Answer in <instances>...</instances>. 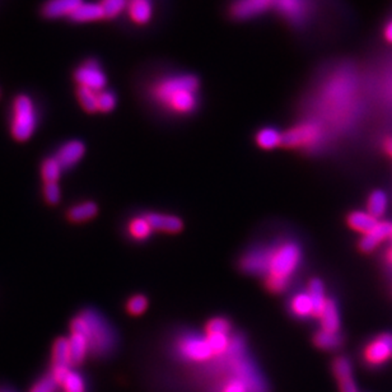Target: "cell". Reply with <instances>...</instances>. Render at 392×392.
<instances>
[{
  "mask_svg": "<svg viewBox=\"0 0 392 392\" xmlns=\"http://www.w3.org/2000/svg\"><path fill=\"white\" fill-rule=\"evenodd\" d=\"M152 86V97L166 110L179 115L195 111L199 104L200 81L194 74H166Z\"/></svg>",
  "mask_w": 392,
  "mask_h": 392,
  "instance_id": "obj_1",
  "label": "cell"
},
{
  "mask_svg": "<svg viewBox=\"0 0 392 392\" xmlns=\"http://www.w3.org/2000/svg\"><path fill=\"white\" fill-rule=\"evenodd\" d=\"M70 333L86 336L93 357H105L116 344L114 329L97 311L84 310L78 313L70 322Z\"/></svg>",
  "mask_w": 392,
  "mask_h": 392,
  "instance_id": "obj_2",
  "label": "cell"
},
{
  "mask_svg": "<svg viewBox=\"0 0 392 392\" xmlns=\"http://www.w3.org/2000/svg\"><path fill=\"white\" fill-rule=\"evenodd\" d=\"M301 262V250L294 242H284L271 250L268 286L273 292H282Z\"/></svg>",
  "mask_w": 392,
  "mask_h": 392,
  "instance_id": "obj_3",
  "label": "cell"
},
{
  "mask_svg": "<svg viewBox=\"0 0 392 392\" xmlns=\"http://www.w3.org/2000/svg\"><path fill=\"white\" fill-rule=\"evenodd\" d=\"M39 114L32 98L28 95H19L14 98L10 112V131L14 139L26 141L37 129Z\"/></svg>",
  "mask_w": 392,
  "mask_h": 392,
  "instance_id": "obj_4",
  "label": "cell"
},
{
  "mask_svg": "<svg viewBox=\"0 0 392 392\" xmlns=\"http://www.w3.org/2000/svg\"><path fill=\"white\" fill-rule=\"evenodd\" d=\"M74 79L78 84V87H82V88H88L95 92L106 90V73L104 72L99 63L93 59L84 61L82 66L77 68L74 73Z\"/></svg>",
  "mask_w": 392,
  "mask_h": 392,
  "instance_id": "obj_5",
  "label": "cell"
},
{
  "mask_svg": "<svg viewBox=\"0 0 392 392\" xmlns=\"http://www.w3.org/2000/svg\"><path fill=\"white\" fill-rule=\"evenodd\" d=\"M177 353L181 358L196 363H204L214 357L208 339L203 336H184L177 343Z\"/></svg>",
  "mask_w": 392,
  "mask_h": 392,
  "instance_id": "obj_6",
  "label": "cell"
},
{
  "mask_svg": "<svg viewBox=\"0 0 392 392\" xmlns=\"http://www.w3.org/2000/svg\"><path fill=\"white\" fill-rule=\"evenodd\" d=\"M311 0H274L273 9H275L280 16L286 19L291 25H306L311 18L312 12Z\"/></svg>",
  "mask_w": 392,
  "mask_h": 392,
  "instance_id": "obj_7",
  "label": "cell"
},
{
  "mask_svg": "<svg viewBox=\"0 0 392 392\" xmlns=\"http://www.w3.org/2000/svg\"><path fill=\"white\" fill-rule=\"evenodd\" d=\"M322 137L321 126L315 123L302 124L283 135V143L291 147H312L319 143Z\"/></svg>",
  "mask_w": 392,
  "mask_h": 392,
  "instance_id": "obj_8",
  "label": "cell"
},
{
  "mask_svg": "<svg viewBox=\"0 0 392 392\" xmlns=\"http://www.w3.org/2000/svg\"><path fill=\"white\" fill-rule=\"evenodd\" d=\"M274 0H235L229 8V14L237 21H247L262 16L273 9Z\"/></svg>",
  "mask_w": 392,
  "mask_h": 392,
  "instance_id": "obj_9",
  "label": "cell"
},
{
  "mask_svg": "<svg viewBox=\"0 0 392 392\" xmlns=\"http://www.w3.org/2000/svg\"><path fill=\"white\" fill-rule=\"evenodd\" d=\"M392 358L391 335L384 334L368 344L363 351V360L369 367H380Z\"/></svg>",
  "mask_w": 392,
  "mask_h": 392,
  "instance_id": "obj_10",
  "label": "cell"
},
{
  "mask_svg": "<svg viewBox=\"0 0 392 392\" xmlns=\"http://www.w3.org/2000/svg\"><path fill=\"white\" fill-rule=\"evenodd\" d=\"M84 155H86V146L81 140H69L57 149L55 157L66 171L79 164Z\"/></svg>",
  "mask_w": 392,
  "mask_h": 392,
  "instance_id": "obj_11",
  "label": "cell"
},
{
  "mask_svg": "<svg viewBox=\"0 0 392 392\" xmlns=\"http://www.w3.org/2000/svg\"><path fill=\"white\" fill-rule=\"evenodd\" d=\"M270 259H271V250L268 248H257L251 253H247L242 259V268L253 273V274H266L269 273Z\"/></svg>",
  "mask_w": 392,
  "mask_h": 392,
  "instance_id": "obj_12",
  "label": "cell"
},
{
  "mask_svg": "<svg viewBox=\"0 0 392 392\" xmlns=\"http://www.w3.org/2000/svg\"><path fill=\"white\" fill-rule=\"evenodd\" d=\"M333 371L340 392H358V387L353 377L351 360L345 357H339L333 364Z\"/></svg>",
  "mask_w": 392,
  "mask_h": 392,
  "instance_id": "obj_13",
  "label": "cell"
},
{
  "mask_svg": "<svg viewBox=\"0 0 392 392\" xmlns=\"http://www.w3.org/2000/svg\"><path fill=\"white\" fill-rule=\"evenodd\" d=\"M83 0H48L43 6L42 13L49 19L70 18L74 12L82 4Z\"/></svg>",
  "mask_w": 392,
  "mask_h": 392,
  "instance_id": "obj_14",
  "label": "cell"
},
{
  "mask_svg": "<svg viewBox=\"0 0 392 392\" xmlns=\"http://www.w3.org/2000/svg\"><path fill=\"white\" fill-rule=\"evenodd\" d=\"M128 14L135 25H148L153 14V0H128Z\"/></svg>",
  "mask_w": 392,
  "mask_h": 392,
  "instance_id": "obj_15",
  "label": "cell"
},
{
  "mask_svg": "<svg viewBox=\"0 0 392 392\" xmlns=\"http://www.w3.org/2000/svg\"><path fill=\"white\" fill-rule=\"evenodd\" d=\"M392 237V224L390 222H378L376 227L364 235L360 241V248L366 253H371L384 239Z\"/></svg>",
  "mask_w": 392,
  "mask_h": 392,
  "instance_id": "obj_16",
  "label": "cell"
},
{
  "mask_svg": "<svg viewBox=\"0 0 392 392\" xmlns=\"http://www.w3.org/2000/svg\"><path fill=\"white\" fill-rule=\"evenodd\" d=\"M105 18L104 9L101 7L99 1H83L78 9L74 12L73 16L70 19L77 23H90V22H97Z\"/></svg>",
  "mask_w": 392,
  "mask_h": 392,
  "instance_id": "obj_17",
  "label": "cell"
},
{
  "mask_svg": "<svg viewBox=\"0 0 392 392\" xmlns=\"http://www.w3.org/2000/svg\"><path fill=\"white\" fill-rule=\"evenodd\" d=\"M73 367L69 340H68V337H60L55 342L54 348H52L51 368H54V369H69V368Z\"/></svg>",
  "mask_w": 392,
  "mask_h": 392,
  "instance_id": "obj_18",
  "label": "cell"
},
{
  "mask_svg": "<svg viewBox=\"0 0 392 392\" xmlns=\"http://www.w3.org/2000/svg\"><path fill=\"white\" fill-rule=\"evenodd\" d=\"M68 340H69V346H70L73 366L82 364L86 358L90 355V345H88L86 336L79 333H70Z\"/></svg>",
  "mask_w": 392,
  "mask_h": 392,
  "instance_id": "obj_19",
  "label": "cell"
},
{
  "mask_svg": "<svg viewBox=\"0 0 392 392\" xmlns=\"http://www.w3.org/2000/svg\"><path fill=\"white\" fill-rule=\"evenodd\" d=\"M97 205L93 202H81L68 210V219L74 223H84L97 215Z\"/></svg>",
  "mask_w": 392,
  "mask_h": 392,
  "instance_id": "obj_20",
  "label": "cell"
},
{
  "mask_svg": "<svg viewBox=\"0 0 392 392\" xmlns=\"http://www.w3.org/2000/svg\"><path fill=\"white\" fill-rule=\"evenodd\" d=\"M147 219L150 223L152 228L164 232H177L182 228V223L179 218L164 214H148Z\"/></svg>",
  "mask_w": 392,
  "mask_h": 392,
  "instance_id": "obj_21",
  "label": "cell"
},
{
  "mask_svg": "<svg viewBox=\"0 0 392 392\" xmlns=\"http://www.w3.org/2000/svg\"><path fill=\"white\" fill-rule=\"evenodd\" d=\"M307 293L310 295L311 300H312V304H313V316L320 317L322 311L325 310L327 304V300L326 297H325L322 283L317 279L312 280L310 286H308Z\"/></svg>",
  "mask_w": 392,
  "mask_h": 392,
  "instance_id": "obj_22",
  "label": "cell"
},
{
  "mask_svg": "<svg viewBox=\"0 0 392 392\" xmlns=\"http://www.w3.org/2000/svg\"><path fill=\"white\" fill-rule=\"evenodd\" d=\"M348 222H349V226L351 228L363 233V235H367L368 232L375 228L377 223H378L376 218L372 217L368 212L351 213Z\"/></svg>",
  "mask_w": 392,
  "mask_h": 392,
  "instance_id": "obj_23",
  "label": "cell"
},
{
  "mask_svg": "<svg viewBox=\"0 0 392 392\" xmlns=\"http://www.w3.org/2000/svg\"><path fill=\"white\" fill-rule=\"evenodd\" d=\"M60 389L63 392H86L87 391V384L84 377L75 369H69L66 372V376L61 378L59 382Z\"/></svg>",
  "mask_w": 392,
  "mask_h": 392,
  "instance_id": "obj_24",
  "label": "cell"
},
{
  "mask_svg": "<svg viewBox=\"0 0 392 392\" xmlns=\"http://www.w3.org/2000/svg\"><path fill=\"white\" fill-rule=\"evenodd\" d=\"M320 319H321L322 330H326L330 333H337L340 327V317H339V311H337L335 302L327 301L326 307L322 311Z\"/></svg>",
  "mask_w": 392,
  "mask_h": 392,
  "instance_id": "obj_25",
  "label": "cell"
},
{
  "mask_svg": "<svg viewBox=\"0 0 392 392\" xmlns=\"http://www.w3.org/2000/svg\"><path fill=\"white\" fill-rule=\"evenodd\" d=\"M64 172L63 166L57 161V157L46 158L41 164V177L45 184H57Z\"/></svg>",
  "mask_w": 392,
  "mask_h": 392,
  "instance_id": "obj_26",
  "label": "cell"
},
{
  "mask_svg": "<svg viewBox=\"0 0 392 392\" xmlns=\"http://www.w3.org/2000/svg\"><path fill=\"white\" fill-rule=\"evenodd\" d=\"M291 310L295 316L300 317H307L312 315L313 316V304L308 293H300L294 295L292 302H291Z\"/></svg>",
  "mask_w": 392,
  "mask_h": 392,
  "instance_id": "obj_27",
  "label": "cell"
},
{
  "mask_svg": "<svg viewBox=\"0 0 392 392\" xmlns=\"http://www.w3.org/2000/svg\"><path fill=\"white\" fill-rule=\"evenodd\" d=\"M387 195L384 191H375L368 199V213L376 219L381 218L387 209Z\"/></svg>",
  "mask_w": 392,
  "mask_h": 392,
  "instance_id": "obj_28",
  "label": "cell"
},
{
  "mask_svg": "<svg viewBox=\"0 0 392 392\" xmlns=\"http://www.w3.org/2000/svg\"><path fill=\"white\" fill-rule=\"evenodd\" d=\"M256 140L260 147L271 149V148L278 147L279 144L283 143V135L273 128H265L259 131Z\"/></svg>",
  "mask_w": 392,
  "mask_h": 392,
  "instance_id": "obj_29",
  "label": "cell"
},
{
  "mask_svg": "<svg viewBox=\"0 0 392 392\" xmlns=\"http://www.w3.org/2000/svg\"><path fill=\"white\" fill-rule=\"evenodd\" d=\"M152 231H153V228L148 221L147 217L135 218L129 224V233L134 239H139V241L140 239H146L150 236Z\"/></svg>",
  "mask_w": 392,
  "mask_h": 392,
  "instance_id": "obj_30",
  "label": "cell"
},
{
  "mask_svg": "<svg viewBox=\"0 0 392 392\" xmlns=\"http://www.w3.org/2000/svg\"><path fill=\"white\" fill-rule=\"evenodd\" d=\"M340 343H342V337L337 333H330L326 330H321L315 336V344L319 346L320 349L333 351V349H336Z\"/></svg>",
  "mask_w": 392,
  "mask_h": 392,
  "instance_id": "obj_31",
  "label": "cell"
},
{
  "mask_svg": "<svg viewBox=\"0 0 392 392\" xmlns=\"http://www.w3.org/2000/svg\"><path fill=\"white\" fill-rule=\"evenodd\" d=\"M78 99H79V104L82 105L83 108L87 112H90V114L97 112L98 92L78 87Z\"/></svg>",
  "mask_w": 392,
  "mask_h": 392,
  "instance_id": "obj_32",
  "label": "cell"
},
{
  "mask_svg": "<svg viewBox=\"0 0 392 392\" xmlns=\"http://www.w3.org/2000/svg\"><path fill=\"white\" fill-rule=\"evenodd\" d=\"M206 339H208V343L212 348L214 355L223 357V355H226L228 353L229 346H231V339H229L228 335H224V334H208Z\"/></svg>",
  "mask_w": 392,
  "mask_h": 392,
  "instance_id": "obj_33",
  "label": "cell"
},
{
  "mask_svg": "<svg viewBox=\"0 0 392 392\" xmlns=\"http://www.w3.org/2000/svg\"><path fill=\"white\" fill-rule=\"evenodd\" d=\"M99 4L104 9L105 18L108 19L116 18L128 10V0H101Z\"/></svg>",
  "mask_w": 392,
  "mask_h": 392,
  "instance_id": "obj_34",
  "label": "cell"
},
{
  "mask_svg": "<svg viewBox=\"0 0 392 392\" xmlns=\"http://www.w3.org/2000/svg\"><path fill=\"white\" fill-rule=\"evenodd\" d=\"M57 389H60V386L57 384V380L49 372V373L43 375L41 378H39L32 384L30 392H57Z\"/></svg>",
  "mask_w": 392,
  "mask_h": 392,
  "instance_id": "obj_35",
  "label": "cell"
},
{
  "mask_svg": "<svg viewBox=\"0 0 392 392\" xmlns=\"http://www.w3.org/2000/svg\"><path fill=\"white\" fill-rule=\"evenodd\" d=\"M117 104V99L114 92L104 90L98 92V111L99 112H110L112 111Z\"/></svg>",
  "mask_w": 392,
  "mask_h": 392,
  "instance_id": "obj_36",
  "label": "cell"
},
{
  "mask_svg": "<svg viewBox=\"0 0 392 392\" xmlns=\"http://www.w3.org/2000/svg\"><path fill=\"white\" fill-rule=\"evenodd\" d=\"M148 301L144 295H134L129 300V302L126 304L128 312L134 316L141 315L144 311L147 310Z\"/></svg>",
  "mask_w": 392,
  "mask_h": 392,
  "instance_id": "obj_37",
  "label": "cell"
},
{
  "mask_svg": "<svg viewBox=\"0 0 392 392\" xmlns=\"http://www.w3.org/2000/svg\"><path fill=\"white\" fill-rule=\"evenodd\" d=\"M43 197H45L48 204H59V202L61 199V191H60V188H59V184H45V186H43Z\"/></svg>",
  "mask_w": 392,
  "mask_h": 392,
  "instance_id": "obj_38",
  "label": "cell"
},
{
  "mask_svg": "<svg viewBox=\"0 0 392 392\" xmlns=\"http://www.w3.org/2000/svg\"><path fill=\"white\" fill-rule=\"evenodd\" d=\"M229 324L227 320L214 319L208 324V334H224L228 335Z\"/></svg>",
  "mask_w": 392,
  "mask_h": 392,
  "instance_id": "obj_39",
  "label": "cell"
},
{
  "mask_svg": "<svg viewBox=\"0 0 392 392\" xmlns=\"http://www.w3.org/2000/svg\"><path fill=\"white\" fill-rule=\"evenodd\" d=\"M384 37L389 43H392V19L384 28Z\"/></svg>",
  "mask_w": 392,
  "mask_h": 392,
  "instance_id": "obj_40",
  "label": "cell"
},
{
  "mask_svg": "<svg viewBox=\"0 0 392 392\" xmlns=\"http://www.w3.org/2000/svg\"><path fill=\"white\" fill-rule=\"evenodd\" d=\"M384 150L387 152V155H390V157H392V137H390V138H387V139L384 140Z\"/></svg>",
  "mask_w": 392,
  "mask_h": 392,
  "instance_id": "obj_41",
  "label": "cell"
},
{
  "mask_svg": "<svg viewBox=\"0 0 392 392\" xmlns=\"http://www.w3.org/2000/svg\"><path fill=\"white\" fill-rule=\"evenodd\" d=\"M387 262H390L392 265V247L389 250V253H387Z\"/></svg>",
  "mask_w": 392,
  "mask_h": 392,
  "instance_id": "obj_42",
  "label": "cell"
},
{
  "mask_svg": "<svg viewBox=\"0 0 392 392\" xmlns=\"http://www.w3.org/2000/svg\"><path fill=\"white\" fill-rule=\"evenodd\" d=\"M0 392H16L13 390H9V389H6V387H0Z\"/></svg>",
  "mask_w": 392,
  "mask_h": 392,
  "instance_id": "obj_43",
  "label": "cell"
}]
</instances>
